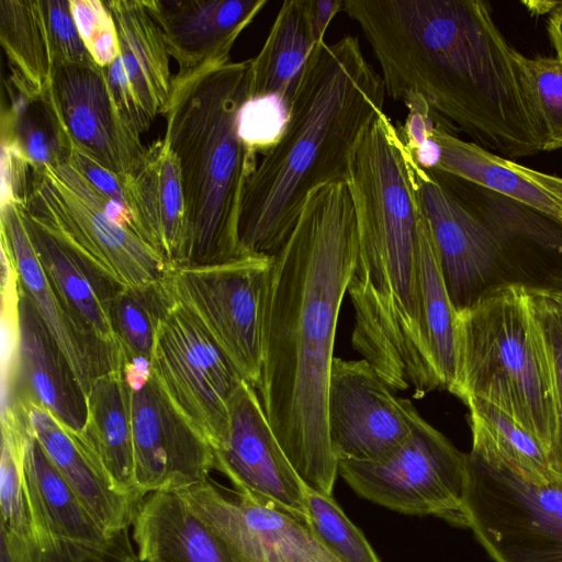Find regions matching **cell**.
Instances as JSON below:
<instances>
[{
    "mask_svg": "<svg viewBox=\"0 0 562 562\" xmlns=\"http://www.w3.org/2000/svg\"><path fill=\"white\" fill-rule=\"evenodd\" d=\"M358 250L346 181L313 190L271 257L257 393L267 420L304 484L331 494L338 475L327 395L341 302Z\"/></svg>",
    "mask_w": 562,
    "mask_h": 562,
    "instance_id": "obj_1",
    "label": "cell"
},
{
    "mask_svg": "<svg viewBox=\"0 0 562 562\" xmlns=\"http://www.w3.org/2000/svg\"><path fill=\"white\" fill-rule=\"evenodd\" d=\"M361 32L395 101L412 94L507 159L543 151L544 134L524 91L516 49L482 0H378Z\"/></svg>",
    "mask_w": 562,
    "mask_h": 562,
    "instance_id": "obj_2",
    "label": "cell"
},
{
    "mask_svg": "<svg viewBox=\"0 0 562 562\" xmlns=\"http://www.w3.org/2000/svg\"><path fill=\"white\" fill-rule=\"evenodd\" d=\"M384 94L382 77L357 37L314 47L292 95L285 131L245 186L238 235L246 256L276 255L307 195L347 181L361 136L384 113Z\"/></svg>",
    "mask_w": 562,
    "mask_h": 562,
    "instance_id": "obj_3",
    "label": "cell"
},
{
    "mask_svg": "<svg viewBox=\"0 0 562 562\" xmlns=\"http://www.w3.org/2000/svg\"><path fill=\"white\" fill-rule=\"evenodd\" d=\"M346 182L358 228L347 288L353 333L375 342L417 338L424 333L418 271L423 207L413 159L385 113L361 136Z\"/></svg>",
    "mask_w": 562,
    "mask_h": 562,
    "instance_id": "obj_4",
    "label": "cell"
},
{
    "mask_svg": "<svg viewBox=\"0 0 562 562\" xmlns=\"http://www.w3.org/2000/svg\"><path fill=\"white\" fill-rule=\"evenodd\" d=\"M250 78V59L212 64L172 78L164 139L181 171L189 227L187 266L246 256L238 225L258 155L239 138L237 115L249 98Z\"/></svg>",
    "mask_w": 562,
    "mask_h": 562,
    "instance_id": "obj_5",
    "label": "cell"
},
{
    "mask_svg": "<svg viewBox=\"0 0 562 562\" xmlns=\"http://www.w3.org/2000/svg\"><path fill=\"white\" fill-rule=\"evenodd\" d=\"M457 373L450 393L492 404L551 447L557 427L553 369L533 296L494 292L457 313Z\"/></svg>",
    "mask_w": 562,
    "mask_h": 562,
    "instance_id": "obj_6",
    "label": "cell"
},
{
    "mask_svg": "<svg viewBox=\"0 0 562 562\" xmlns=\"http://www.w3.org/2000/svg\"><path fill=\"white\" fill-rule=\"evenodd\" d=\"M52 226L99 273L121 288L164 280L170 267L137 235L133 215L101 194L66 158L31 166L20 202Z\"/></svg>",
    "mask_w": 562,
    "mask_h": 562,
    "instance_id": "obj_7",
    "label": "cell"
},
{
    "mask_svg": "<svg viewBox=\"0 0 562 562\" xmlns=\"http://www.w3.org/2000/svg\"><path fill=\"white\" fill-rule=\"evenodd\" d=\"M464 510L495 562H562V486L531 484L470 451Z\"/></svg>",
    "mask_w": 562,
    "mask_h": 562,
    "instance_id": "obj_8",
    "label": "cell"
},
{
    "mask_svg": "<svg viewBox=\"0 0 562 562\" xmlns=\"http://www.w3.org/2000/svg\"><path fill=\"white\" fill-rule=\"evenodd\" d=\"M338 474L359 496L374 504L468 527V453L459 451L423 417L387 456L374 461L340 460Z\"/></svg>",
    "mask_w": 562,
    "mask_h": 562,
    "instance_id": "obj_9",
    "label": "cell"
},
{
    "mask_svg": "<svg viewBox=\"0 0 562 562\" xmlns=\"http://www.w3.org/2000/svg\"><path fill=\"white\" fill-rule=\"evenodd\" d=\"M271 257L173 268L164 278L239 376L256 390L262 368L263 310Z\"/></svg>",
    "mask_w": 562,
    "mask_h": 562,
    "instance_id": "obj_10",
    "label": "cell"
},
{
    "mask_svg": "<svg viewBox=\"0 0 562 562\" xmlns=\"http://www.w3.org/2000/svg\"><path fill=\"white\" fill-rule=\"evenodd\" d=\"M167 294L156 328L150 372L214 449L226 435L231 402L244 380L192 315Z\"/></svg>",
    "mask_w": 562,
    "mask_h": 562,
    "instance_id": "obj_11",
    "label": "cell"
},
{
    "mask_svg": "<svg viewBox=\"0 0 562 562\" xmlns=\"http://www.w3.org/2000/svg\"><path fill=\"white\" fill-rule=\"evenodd\" d=\"M481 218L486 296L562 293V221L465 180Z\"/></svg>",
    "mask_w": 562,
    "mask_h": 562,
    "instance_id": "obj_12",
    "label": "cell"
},
{
    "mask_svg": "<svg viewBox=\"0 0 562 562\" xmlns=\"http://www.w3.org/2000/svg\"><path fill=\"white\" fill-rule=\"evenodd\" d=\"M42 99L65 150H82L123 184L135 176L147 147L122 116L102 67L94 61H55Z\"/></svg>",
    "mask_w": 562,
    "mask_h": 562,
    "instance_id": "obj_13",
    "label": "cell"
},
{
    "mask_svg": "<svg viewBox=\"0 0 562 562\" xmlns=\"http://www.w3.org/2000/svg\"><path fill=\"white\" fill-rule=\"evenodd\" d=\"M422 416L397 397L364 359L334 358L327 395V423L338 461H374L404 442Z\"/></svg>",
    "mask_w": 562,
    "mask_h": 562,
    "instance_id": "obj_14",
    "label": "cell"
},
{
    "mask_svg": "<svg viewBox=\"0 0 562 562\" xmlns=\"http://www.w3.org/2000/svg\"><path fill=\"white\" fill-rule=\"evenodd\" d=\"M213 453L214 470L229 480L237 496L310 525L307 486L276 438L257 390L246 381L232 398L226 435Z\"/></svg>",
    "mask_w": 562,
    "mask_h": 562,
    "instance_id": "obj_15",
    "label": "cell"
},
{
    "mask_svg": "<svg viewBox=\"0 0 562 562\" xmlns=\"http://www.w3.org/2000/svg\"><path fill=\"white\" fill-rule=\"evenodd\" d=\"M175 492L238 562H341L308 524L236 494L227 496L211 479Z\"/></svg>",
    "mask_w": 562,
    "mask_h": 562,
    "instance_id": "obj_16",
    "label": "cell"
},
{
    "mask_svg": "<svg viewBox=\"0 0 562 562\" xmlns=\"http://www.w3.org/2000/svg\"><path fill=\"white\" fill-rule=\"evenodd\" d=\"M131 387V386H130ZM135 482L139 493L179 491L210 479L211 445L150 376L131 387Z\"/></svg>",
    "mask_w": 562,
    "mask_h": 562,
    "instance_id": "obj_17",
    "label": "cell"
},
{
    "mask_svg": "<svg viewBox=\"0 0 562 562\" xmlns=\"http://www.w3.org/2000/svg\"><path fill=\"white\" fill-rule=\"evenodd\" d=\"M1 251L11 259L20 286L65 355L87 393L97 376L117 370L108 350L77 321L54 288L32 245L18 203L2 201L0 207Z\"/></svg>",
    "mask_w": 562,
    "mask_h": 562,
    "instance_id": "obj_18",
    "label": "cell"
},
{
    "mask_svg": "<svg viewBox=\"0 0 562 562\" xmlns=\"http://www.w3.org/2000/svg\"><path fill=\"white\" fill-rule=\"evenodd\" d=\"M158 23L178 76L231 60L241 32L267 0H143Z\"/></svg>",
    "mask_w": 562,
    "mask_h": 562,
    "instance_id": "obj_19",
    "label": "cell"
},
{
    "mask_svg": "<svg viewBox=\"0 0 562 562\" xmlns=\"http://www.w3.org/2000/svg\"><path fill=\"white\" fill-rule=\"evenodd\" d=\"M35 252L54 288L82 327L112 357L125 358L111 324V301L121 288L99 273L52 226L18 203Z\"/></svg>",
    "mask_w": 562,
    "mask_h": 562,
    "instance_id": "obj_20",
    "label": "cell"
},
{
    "mask_svg": "<svg viewBox=\"0 0 562 562\" xmlns=\"http://www.w3.org/2000/svg\"><path fill=\"white\" fill-rule=\"evenodd\" d=\"M20 358L8 415L35 404L68 427L81 431L87 418L86 393L65 355L20 286Z\"/></svg>",
    "mask_w": 562,
    "mask_h": 562,
    "instance_id": "obj_21",
    "label": "cell"
},
{
    "mask_svg": "<svg viewBox=\"0 0 562 562\" xmlns=\"http://www.w3.org/2000/svg\"><path fill=\"white\" fill-rule=\"evenodd\" d=\"M43 451L108 537L130 529L142 502L117 492L83 443L79 431L47 409L20 406Z\"/></svg>",
    "mask_w": 562,
    "mask_h": 562,
    "instance_id": "obj_22",
    "label": "cell"
},
{
    "mask_svg": "<svg viewBox=\"0 0 562 562\" xmlns=\"http://www.w3.org/2000/svg\"><path fill=\"white\" fill-rule=\"evenodd\" d=\"M124 187L142 238L164 256L170 269L187 266L189 227L181 171L164 138L146 148L143 164Z\"/></svg>",
    "mask_w": 562,
    "mask_h": 562,
    "instance_id": "obj_23",
    "label": "cell"
},
{
    "mask_svg": "<svg viewBox=\"0 0 562 562\" xmlns=\"http://www.w3.org/2000/svg\"><path fill=\"white\" fill-rule=\"evenodd\" d=\"M457 131L439 120L434 137L440 146L436 169L505 195L562 221V177L525 167L460 139Z\"/></svg>",
    "mask_w": 562,
    "mask_h": 562,
    "instance_id": "obj_24",
    "label": "cell"
},
{
    "mask_svg": "<svg viewBox=\"0 0 562 562\" xmlns=\"http://www.w3.org/2000/svg\"><path fill=\"white\" fill-rule=\"evenodd\" d=\"M132 528L140 562H238L175 491L146 495Z\"/></svg>",
    "mask_w": 562,
    "mask_h": 562,
    "instance_id": "obj_25",
    "label": "cell"
},
{
    "mask_svg": "<svg viewBox=\"0 0 562 562\" xmlns=\"http://www.w3.org/2000/svg\"><path fill=\"white\" fill-rule=\"evenodd\" d=\"M86 401L87 418L79 431L83 443L114 488L142 502L134 471L131 387L123 370L93 379Z\"/></svg>",
    "mask_w": 562,
    "mask_h": 562,
    "instance_id": "obj_26",
    "label": "cell"
},
{
    "mask_svg": "<svg viewBox=\"0 0 562 562\" xmlns=\"http://www.w3.org/2000/svg\"><path fill=\"white\" fill-rule=\"evenodd\" d=\"M23 486L32 541L100 542L111 538L55 469L32 432L23 454Z\"/></svg>",
    "mask_w": 562,
    "mask_h": 562,
    "instance_id": "obj_27",
    "label": "cell"
},
{
    "mask_svg": "<svg viewBox=\"0 0 562 562\" xmlns=\"http://www.w3.org/2000/svg\"><path fill=\"white\" fill-rule=\"evenodd\" d=\"M114 19L120 58L135 95L154 121L164 114L171 93L169 53L162 32L143 0L105 1Z\"/></svg>",
    "mask_w": 562,
    "mask_h": 562,
    "instance_id": "obj_28",
    "label": "cell"
},
{
    "mask_svg": "<svg viewBox=\"0 0 562 562\" xmlns=\"http://www.w3.org/2000/svg\"><path fill=\"white\" fill-rule=\"evenodd\" d=\"M316 45L306 0L284 1L261 49L250 59L249 98L278 94L290 103Z\"/></svg>",
    "mask_w": 562,
    "mask_h": 562,
    "instance_id": "obj_29",
    "label": "cell"
},
{
    "mask_svg": "<svg viewBox=\"0 0 562 562\" xmlns=\"http://www.w3.org/2000/svg\"><path fill=\"white\" fill-rule=\"evenodd\" d=\"M0 42L11 69L5 82L41 99L54 65L43 0H0Z\"/></svg>",
    "mask_w": 562,
    "mask_h": 562,
    "instance_id": "obj_30",
    "label": "cell"
},
{
    "mask_svg": "<svg viewBox=\"0 0 562 562\" xmlns=\"http://www.w3.org/2000/svg\"><path fill=\"white\" fill-rule=\"evenodd\" d=\"M464 404L470 411L471 451L531 484L555 483L543 447L527 430L490 403L468 400Z\"/></svg>",
    "mask_w": 562,
    "mask_h": 562,
    "instance_id": "obj_31",
    "label": "cell"
},
{
    "mask_svg": "<svg viewBox=\"0 0 562 562\" xmlns=\"http://www.w3.org/2000/svg\"><path fill=\"white\" fill-rule=\"evenodd\" d=\"M418 271L428 345L443 390L451 392L457 373V312L446 286L438 248L424 211L418 226Z\"/></svg>",
    "mask_w": 562,
    "mask_h": 562,
    "instance_id": "obj_32",
    "label": "cell"
},
{
    "mask_svg": "<svg viewBox=\"0 0 562 562\" xmlns=\"http://www.w3.org/2000/svg\"><path fill=\"white\" fill-rule=\"evenodd\" d=\"M10 103L2 104L1 143L14 146L32 166L54 165L66 156L57 126L43 99L20 94L4 81Z\"/></svg>",
    "mask_w": 562,
    "mask_h": 562,
    "instance_id": "obj_33",
    "label": "cell"
},
{
    "mask_svg": "<svg viewBox=\"0 0 562 562\" xmlns=\"http://www.w3.org/2000/svg\"><path fill=\"white\" fill-rule=\"evenodd\" d=\"M164 280L145 288H120L114 294L110 317L125 364L149 361L159 318L167 305Z\"/></svg>",
    "mask_w": 562,
    "mask_h": 562,
    "instance_id": "obj_34",
    "label": "cell"
},
{
    "mask_svg": "<svg viewBox=\"0 0 562 562\" xmlns=\"http://www.w3.org/2000/svg\"><path fill=\"white\" fill-rule=\"evenodd\" d=\"M1 562H140L128 529L100 542L53 539L41 542L1 528Z\"/></svg>",
    "mask_w": 562,
    "mask_h": 562,
    "instance_id": "obj_35",
    "label": "cell"
},
{
    "mask_svg": "<svg viewBox=\"0 0 562 562\" xmlns=\"http://www.w3.org/2000/svg\"><path fill=\"white\" fill-rule=\"evenodd\" d=\"M515 58L524 91L544 134L543 151L562 149V59L527 57L518 50Z\"/></svg>",
    "mask_w": 562,
    "mask_h": 562,
    "instance_id": "obj_36",
    "label": "cell"
},
{
    "mask_svg": "<svg viewBox=\"0 0 562 562\" xmlns=\"http://www.w3.org/2000/svg\"><path fill=\"white\" fill-rule=\"evenodd\" d=\"M30 432L25 422L1 423V528L26 540H31V527L23 486V454Z\"/></svg>",
    "mask_w": 562,
    "mask_h": 562,
    "instance_id": "obj_37",
    "label": "cell"
},
{
    "mask_svg": "<svg viewBox=\"0 0 562 562\" xmlns=\"http://www.w3.org/2000/svg\"><path fill=\"white\" fill-rule=\"evenodd\" d=\"M308 521L324 546L341 562H381L361 530L331 494L307 487Z\"/></svg>",
    "mask_w": 562,
    "mask_h": 562,
    "instance_id": "obj_38",
    "label": "cell"
},
{
    "mask_svg": "<svg viewBox=\"0 0 562 562\" xmlns=\"http://www.w3.org/2000/svg\"><path fill=\"white\" fill-rule=\"evenodd\" d=\"M1 411L13 401L20 358V282L9 256L1 251Z\"/></svg>",
    "mask_w": 562,
    "mask_h": 562,
    "instance_id": "obj_39",
    "label": "cell"
},
{
    "mask_svg": "<svg viewBox=\"0 0 562 562\" xmlns=\"http://www.w3.org/2000/svg\"><path fill=\"white\" fill-rule=\"evenodd\" d=\"M290 103L278 94L248 98L237 115V133L256 155H266L281 139L288 121Z\"/></svg>",
    "mask_w": 562,
    "mask_h": 562,
    "instance_id": "obj_40",
    "label": "cell"
},
{
    "mask_svg": "<svg viewBox=\"0 0 562 562\" xmlns=\"http://www.w3.org/2000/svg\"><path fill=\"white\" fill-rule=\"evenodd\" d=\"M70 11L93 61L102 68L120 56L117 31L105 1L70 0Z\"/></svg>",
    "mask_w": 562,
    "mask_h": 562,
    "instance_id": "obj_41",
    "label": "cell"
},
{
    "mask_svg": "<svg viewBox=\"0 0 562 562\" xmlns=\"http://www.w3.org/2000/svg\"><path fill=\"white\" fill-rule=\"evenodd\" d=\"M552 362L557 427L547 460L555 484L562 486V317L544 295L531 294Z\"/></svg>",
    "mask_w": 562,
    "mask_h": 562,
    "instance_id": "obj_42",
    "label": "cell"
},
{
    "mask_svg": "<svg viewBox=\"0 0 562 562\" xmlns=\"http://www.w3.org/2000/svg\"><path fill=\"white\" fill-rule=\"evenodd\" d=\"M403 102L407 109V115L404 124L397 128L401 140L418 167L434 170L439 164L441 154L434 132L442 117L417 94L408 95Z\"/></svg>",
    "mask_w": 562,
    "mask_h": 562,
    "instance_id": "obj_43",
    "label": "cell"
},
{
    "mask_svg": "<svg viewBox=\"0 0 562 562\" xmlns=\"http://www.w3.org/2000/svg\"><path fill=\"white\" fill-rule=\"evenodd\" d=\"M53 61H93L75 24L70 0H43Z\"/></svg>",
    "mask_w": 562,
    "mask_h": 562,
    "instance_id": "obj_44",
    "label": "cell"
},
{
    "mask_svg": "<svg viewBox=\"0 0 562 562\" xmlns=\"http://www.w3.org/2000/svg\"><path fill=\"white\" fill-rule=\"evenodd\" d=\"M103 69L115 103L124 120L139 135L146 132L153 120L139 104L120 56Z\"/></svg>",
    "mask_w": 562,
    "mask_h": 562,
    "instance_id": "obj_45",
    "label": "cell"
},
{
    "mask_svg": "<svg viewBox=\"0 0 562 562\" xmlns=\"http://www.w3.org/2000/svg\"><path fill=\"white\" fill-rule=\"evenodd\" d=\"M66 158L101 194L132 214L125 187L115 173L74 146L66 148Z\"/></svg>",
    "mask_w": 562,
    "mask_h": 562,
    "instance_id": "obj_46",
    "label": "cell"
},
{
    "mask_svg": "<svg viewBox=\"0 0 562 562\" xmlns=\"http://www.w3.org/2000/svg\"><path fill=\"white\" fill-rule=\"evenodd\" d=\"M344 0H306L310 23L317 44L324 41L328 24L342 10Z\"/></svg>",
    "mask_w": 562,
    "mask_h": 562,
    "instance_id": "obj_47",
    "label": "cell"
},
{
    "mask_svg": "<svg viewBox=\"0 0 562 562\" xmlns=\"http://www.w3.org/2000/svg\"><path fill=\"white\" fill-rule=\"evenodd\" d=\"M547 32L555 56L562 59V1H559L548 18Z\"/></svg>",
    "mask_w": 562,
    "mask_h": 562,
    "instance_id": "obj_48",
    "label": "cell"
},
{
    "mask_svg": "<svg viewBox=\"0 0 562 562\" xmlns=\"http://www.w3.org/2000/svg\"><path fill=\"white\" fill-rule=\"evenodd\" d=\"M524 4L527 5L528 10L531 11L532 14H544L551 13L559 1H524Z\"/></svg>",
    "mask_w": 562,
    "mask_h": 562,
    "instance_id": "obj_49",
    "label": "cell"
},
{
    "mask_svg": "<svg viewBox=\"0 0 562 562\" xmlns=\"http://www.w3.org/2000/svg\"><path fill=\"white\" fill-rule=\"evenodd\" d=\"M541 295V294H540ZM557 313L562 317V293L544 295Z\"/></svg>",
    "mask_w": 562,
    "mask_h": 562,
    "instance_id": "obj_50",
    "label": "cell"
}]
</instances>
